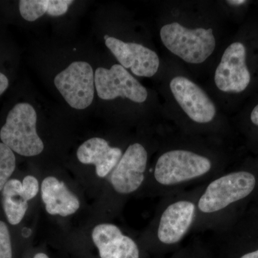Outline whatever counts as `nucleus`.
<instances>
[{
  "mask_svg": "<svg viewBox=\"0 0 258 258\" xmlns=\"http://www.w3.org/2000/svg\"><path fill=\"white\" fill-rule=\"evenodd\" d=\"M159 36L166 50L192 66L206 62L216 50L217 37L212 28L188 27L171 21L161 27Z\"/></svg>",
  "mask_w": 258,
  "mask_h": 258,
  "instance_id": "nucleus-1",
  "label": "nucleus"
},
{
  "mask_svg": "<svg viewBox=\"0 0 258 258\" xmlns=\"http://www.w3.org/2000/svg\"><path fill=\"white\" fill-rule=\"evenodd\" d=\"M37 119L36 111L31 104L25 102L17 103L0 128V142L22 157L41 154L44 143L37 134Z\"/></svg>",
  "mask_w": 258,
  "mask_h": 258,
  "instance_id": "nucleus-2",
  "label": "nucleus"
},
{
  "mask_svg": "<svg viewBox=\"0 0 258 258\" xmlns=\"http://www.w3.org/2000/svg\"><path fill=\"white\" fill-rule=\"evenodd\" d=\"M211 168L212 161L205 156L185 149H173L158 159L154 177L159 184L170 186L200 177Z\"/></svg>",
  "mask_w": 258,
  "mask_h": 258,
  "instance_id": "nucleus-3",
  "label": "nucleus"
},
{
  "mask_svg": "<svg viewBox=\"0 0 258 258\" xmlns=\"http://www.w3.org/2000/svg\"><path fill=\"white\" fill-rule=\"evenodd\" d=\"M256 180L247 171L230 173L209 184L198 203L204 213H213L242 200L253 191Z\"/></svg>",
  "mask_w": 258,
  "mask_h": 258,
  "instance_id": "nucleus-4",
  "label": "nucleus"
},
{
  "mask_svg": "<svg viewBox=\"0 0 258 258\" xmlns=\"http://www.w3.org/2000/svg\"><path fill=\"white\" fill-rule=\"evenodd\" d=\"M173 99L181 111L194 123L208 124L217 115L215 102L198 83L186 76H175L169 83Z\"/></svg>",
  "mask_w": 258,
  "mask_h": 258,
  "instance_id": "nucleus-5",
  "label": "nucleus"
},
{
  "mask_svg": "<svg viewBox=\"0 0 258 258\" xmlns=\"http://www.w3.org/2000/svg\"><path fill=\"white\" fill-rule=\"evenodd\" d=\"M214 84L219 92L237 94L245 91L251 82L247 64V48L241 42L226 47L214 73Z\"/></svg>",
  "mask_w": 258,
  "mask_h": 258,
  "instance_id": "nucleus-6",
  "label": "nucleus"
},
{
  "mask_svg": "<svg viewBox=\"0 0 258 258\" xmlns=\"http://www.w3.org/2000/svg\"><path fill=\"white\" fill-rule=\"evenodd\" d=\"M54 83L69 106L75 109H86L93 103L95 73L87 62H72L55 76Z\"/></svg>",
  "mask_w": 258,
  "mask_h": 258,
  "instance_id": "nucleus-7",
  "label": "nucleus"
},
{
  "mask_svg": "<svg viewBox=\"0 0 258 258\" xmlns=\"http://www.w3.org/2000/svg\"><path fill=\"white\" fill-rule=\"evenodd\" d=\"M95 87L98 96L105 101L121 98L143 103L149 97L147 88L120 64H113L110 69L98 68L95 71Z\"/></svg>",
  "mask_w": 258,
  "mask_h": 258,
  "instance_id": "nucleus-8",
  "label": "nucleus"
},
{
  "mask_svg": "<svg viewBox=\"0 0 258 258\" xmlns=\"http://www.w3.org/2000/svg\"><path fill=\"white\" fill-rule=\"evenodd\" d=\"M105 44L120 66L137 77L152 78L160 67V58L155 51L137 42H124L105 35Z\"/></svg>",
  "mask_w": 258,
  "mask_h": 258,
  "instance_id": "nucleus-9",
  "label": "nucleus"
},
{
  "mask_svg": "<svg viewBox=\"0 0 258 258\" xmlns=\"http://www.w3.org/2000/svg\"><path fill=\"white\" fill-rule=\"evenodd\" d=\"M39 182L36 177L27 175L23 180L12 176L0 192L1 208L10 225H20L28 212L29 202L37 196Z\"/></svg>",
  "mask_w": 258,
  "mask_h": 258,
  "instance_id": "nucleus-10",
  "label": "nucleus"
},
{
  "mask_svg": "<svg viewBox=\"0 0 258 258\" xmlns=\"http://www.w3.org/2000/svg\"><path fill=\"white\" fill-rule=\"evenodd\" d=\"M148 153L141 144H132L123 153L111 176V183L115 191L131 194L140 187L147 169Z\"/></svg>",
  "mask_w": 258,
  "mask_h": 258,
  "instance_id": "nucleus-11",
  "label": "nucleus"
},
{
  "mask_svg": "<svg viewBox=\"0 0 258 258\" xmlns=\"http://www.w3.org/2000/svg\"><path fill=\"white\" fill-rule=\"evenodd\" d=\"M92 239L101 258H139L137 243L113 224L96 226L93 230Z\"/></svg>",
  "mask_w": 258,
  "mask_h": 258,
  "instance_id": "nucleus-12",
  "label": "nucleus"
},
{
  "mask_svg": "<svg viewBox=\"0 0 258 258\" xmlns=\"http://www.w3.org/2000/svg\"><path fill=\"white\" fill-rule=\"evenodd\" d=\"M195 207L191 202H176L163 212L158 228V237L161 242L171 244L181 240L195 218Z\"/></svg>",
  "mask_w": 258,
  "mask_h": 258,
  "instance_id": "nucleus-13",
  "label": "nucleus"
},
{
  "mask_svg": "<svg viewBox=\"0 0 258 258\" xmlns=\"http://www.w3.org/2000/svg\"><path fill=\"white\" fill-rule=\"evenodd\" d=\"M123 155L121 149L113 147L105 139L94 137L86 141L77 150V157L83 164H93L97 176L106 177L116 166Z\"/></svg>",
  "mask_w": 258,
  "mask_h": 258,
  "instance_id": "nucleus-14",
  "label": "nucleus"
},
{
  "mask_svg": "<svg viewBox=\"0 0 258 258\" xmlns=\"http://www.w3.org/2000/svg\"><path fill=\"white\" fill-rule=\"evenodd\" d=\"M41 197L45 210L51 215L70 216L80 208L79 198L68 189L63 181L55 176H47L43 179Z\"/></svg>",
  "mask_w": 258,
  "mask_h": 258,
  "instance_id": "nucleus-15",
  "label": "nucleus"
},
{
  "mask_svg": "<svg viewBox=\"0 0 258 258\" xmlns=\"http://www.w3.org/2000/svg\"><path fill=\"white\" fill-rule=\"evenodd\" d=\"M73 0H20L19 11L24 20L34 22L46 14L58 17L67 13Z\"/></svg>",
  "mask_w": 258,
  "mask_h": 258,
  "instance_id": "nucleus-16",
  "label": "nucleus"
},
{
  "mask_svg": "<svg viewBox=\"0 0 258 258\" xmlns=\"http://www.w3.org/2000/svg\"><path fill=\"white\" fill-rule=\"evenodd\" d=\"M17 167L15 154L0 142V192L5 184L14 174Z\"/></svg>",
  "mask_w": 258,
  "mask_h": 258,
  "instance_id": "nucleus-17",
  "label": "nucleus"
},
{
  "mask_svg": "<svg viewBox=\"0 0 258 258\" xmlns=\"http://www.w3.org/2000/svg\"><path fill=\"white\" fill-rule=\"evenodd\" d=\"M6 219L0 217V258H13V237Z\"/></svg>",
  "mask_w": 258,
  "mask_h": 258,
  "instance_id": "nucleus-18",
  "label": "nucleus"
},
{
  "mask_svg": "<svg viewBox=\"0 0 258 258\" xmlns=\"http://www.w3.org/2000/svg\"><path fill=\"white\" fill-rule=\"evenodd\" d=\"M10 86V81L8 76L0 71V96L8 90Z\"/></svg>",
  "mask_w": 258,
  "mask_h": 258,
  "instance_id": "nucleus-19",
  "label": "nucleus"
},
{
  "mask_svg": "<svg viewBox=\"0 0 258 258\" xmlns=\"http://www.w3.org/2000/svg\"><path fill=\"white\" fill-rule=\"evenodd\" d=\"M251 122L256 126H258V104L254 107L250 113Z\"/></svg>",
  "mask_w": 258,
  "mask_h": 258,
  "instance_id": "nucleus-20",
  "label": "nucleus"
},
{
  "mask_svg": "<svg viewBox=\"0 0 258 258\" xmlns=\"http://www.w3.org/2000/svg\"><path fill=\"white\" fill-rule=\"evenodd\" d=\"M240 258H258V249L257 250L254 251V252L244 254V255Z\"/></svg>",
  "mask_w": 258,
  "mask_h": 258,
  "instance_id": "nucleus-21",
  "label": "nucleus"
},
{
  "mask_svg": "<svg viewBox=\"0 0 258 258\" xmlns=\"http://www.w3.org/2000/svg\"><path fill=\"white\" fill-rule=\"evenodd\" d=\"M227 3H229L230 5H241L244 4V3H246V1H244V0H234V1H228Z\"/></svg>",
  "mask_w": 258,
  "mask_h": 258,
  "instance_id": "nucleus-22",
  "label": "nucleus"
},
{
  "mask_svg": "<svg viewBox=\"0 0 258 258\" xmlns=\"http://www.w3.org/2000/svg\"><path fill=\"white\" fill-rule=\"evenodd\" d=\"M33 258H50L46 254L42 253V252H40V253H37L34 256Z\"/></svg>",
  "mask_w": 258,
  "mask_h": 258,
  "instance_id": "nucleus-23",
  "label": "nucleus"
}]
</instances>
